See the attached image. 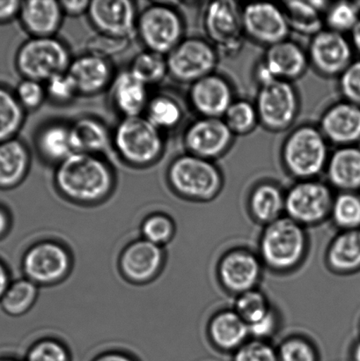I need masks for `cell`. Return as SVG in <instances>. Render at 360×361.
Wrapping results in <instances>:
<instances>
[{"label":"cell","instance_id":"obj_4","mask_svg":"<svg viewBox=\"0 0 360 361\" xmlns=\"http://www.w3.org/2000/svg\"><path fill=\"white\" fill-rule=\"evenodd\" d=\"M167 180L178 196L199 202L213 200L224 185L223 175L214 161L188 153L173 159L167 169Z\"/></svg>","mask_w":360,"mask_h":361},{"label":"cell","instance_id":"obj_26","mask_svg":"<svg viewBox=\"0 0 360 361\" xmlns=\"http://www.w3.org/2000/svg\"><path fill=\"white\" fill-rule=\"evenodd\" d=\"M34 145L39 158L56 167L73 153L69 123L59 120L44 123L35 134Z\"/></svg>","mask_w":360,"mask_h":361},{"label":"cell","instance_id":"obj_45","mask_svg":"<svg viewBox=\"0 0 360 361\" xmlns=\"http://www.w3.org/2000/svg\"><path fill=\"white\" fill-rule=\"evenodd\" d=\"M338 88L343 100L360 107V59L354 60L338 78Z\"/></svg>","mask_w":360,"mask_h":361},{"label":"cell","instance_id":"obj_24","mask_svg":"<svg viewBox=\"0 0 360 361\" xmlns=\"http://www.w3.org/2000/svg\"><path fill=\"white\" fill-rule=\"evenodd\" d=\"M63 14L60 1L28 0L21 2L19 19L30 37H56L62 26Z\"/></svg>","mask_w":360,"mask_h":361},{"label":"cell","instance_id":"obj_5","mask_svg":"<svg viewBox=\"0 0 360 361\" xmlns=\"http://www.w3.org/2000/svg\"><path fill=\"white\" fill-rule=\"evenodd\" d=\"M185 18L175 6L151 2L139 11L136 35L144 49L167 56L185 38Z\"/></svg>","mask_w":360,"mask_h":361},{"label":"cell","instance_id":"obj_15","mask_svg":"<svg viewBox=\"0 0 360 361\" xmlns=\"http://www.w3.org/2000/svg\"><path fill=\"white\" fill-rule=\"evenodd\" d=\"M246 37L257 44L271 47L287 40L291 30L281 6L256 2L242 6Z\"/></svg>","mask_w":360,"mask_h":361},{"label":"cell","instance_id":"obj_38","mask_svg":"<svg viewBox=\"0 0 360 361\" xmlns=\"http://www.w3.org/2000/svg\"><path fill=\"white\" fill-rule=\"evenodd\" d=\"M331 217L342 229H360V195L359 192H340L335 197Z\"/></svg>","mask_w":360,"mask_h":361},{"label":"cell","instance_id":"obj_54","mask_svg":"<svg viewBox=\"0 0 360 361\" xmlns=\"http://www.w3.org/2000/svg\"><path fill=\"white\" fill-rule=\"evenodd\" d=\"M94 361H134L130 357L118 353H109L99 357Z\"/></svg>","mask_w":360,"mask_h":361},{"label":"cell","instance_id":"obj_3","mask_svg":"<svg viewBox=\"0 0 360 361\" xmlns=\"http://www.w3.org/2000/svg\"><path fill=\"white\" fill-rule=\"evenodd\" d=\"M329 142L319 127L302 125L292 130L281 147L285 171L299 180L316 179L325 172L330 158Z\"/></svg>","mask_w":360,"mask_h":361},{"label":"cell","instance_id":"obj_39","mask_svg":"<svg viewBox=\"0 0 360 361\" xmlns=\"http://www.w3.org/2000/svg\"><path fill=\"white\" fill-rule=\"evenodd\" d=\"M360 19V11L355 2L331 3L324 13V25L328 30L350 34Z\"/></svg>","mask_w":360,"mask_h":361},{"label":"cell","instance_id":"obj_28","mask_svg":"<svg viewBox=\"0 0 360 361\" xmlns=\"http://www.w3.org/2000/svg\"><path fill=\"white\" fill-rule=\"evenodd\" d=\"M31 162V152L23 140L15 137L0 143V190L19 186L27 178Z\"/></svg>","mask_w":360,"mask_h":361},{"label":"cell","instance_id":"obj_16","mask_svg":"<svg viewBox=\"0 0 360 361\" xmlns=\"http://www.w3.org/2000/svg\"><path fill=\"white\" fill-rule=\"evenodd\" d=\"M139 13L137 3L130 0H94L87 16L97 33L132 39Z\"/></svg>","mask_w":360,"mask_h":361},{"label":"cell","instance_id":"obj_22","mask_svg":"<svg viewBox=\"0 0 360 361\" xmlns=\"http://www.w3.org/2000/svg\"><path fill=\"white\" fill-rule=\"evenodd\" d=\"M218 276L225 289L242 295L255 288L260 279L261 265L252 253L235 250L221 261Z\"/></svg>","mask_w":360,"mask_h":361},{"label":"cell","instance_id":"obj_6","mask_svg":"<svg viewBox=\"0 0 360 361\" xmlns=\"http://www.w3.org/2000/svg\"><path fill=\"white\" fill-rule=\"evenodd\" d=\"M73 59L69 46L58 37H30L18 49L15 66L23 79L44 83L67 72Z\"/></svg>","mask_w":360,"mask_h":361},{"label":"cell","instance_id":"obj_42","mask_svg":"<svg viewBox=\"0 0 360 361\" xmlns=\"http://www.w3.org/2000/svg\"><path fill=\"white\" fill-rule=\"evenodd\" d=\"M132 39L118 38L111 35L97 33L88 39L86 48L87 53L111 60L121 55L129 49Z\"/></svg>","mask_w":360,"mask_h":361},{"label":"cell","instance_id":"obj_48","mask_svg":"<svg viewBox=\"0 0 360 361\" xmlns=\"http://www.w3.org/2000/svg\"><path fill=\"white\" fill-rule=\"evenodd\" d=\"M234 361H278V356L266 343L255 341L236 350Z\"/></svg>","mask_w":360,"mask_h":361},{"label":"cell","instance_id":"obj_37","mask_svg":"<svg viewBox=\"0 0 360 361\" xmlns=\"http://www.w3.org/2000/svg\"><path fill=\"white\" fill-rule=\"evenodd\" d=\"M228 128L236 135H247L259 125L255 104L245 99H235L223 116Z\"/></svg>","mask_w":360,"mask_h":361},{"label":"cell","instance_id":"obj_44","mask_svg":"<svg viewBox=\"0 0 360 361\" xmlns=\"http://www.w3.org/2000/svg\"><path fill=\"white\" fill-rule=\"evenodd\" d=\"M14 94L26 111H35L47 100L44 83L30 79L21 80Z\"/></svg>","mask_w":360,"mask_h":361},{"label":"cell","instance_id":"obj_31","mask_svg":"<svg viewBox=\"0 0 360 361\" xmlns=\"http://www.w3.org/2000/svg\"><path fill=\"white\" fill-rule=\"evenodd\" d=\"M328 263L338 272H354L360 269V229L345 230L331 243Z\"/></svg>","mask_w":360,"mask_h":361},{"label":"cell","instance_id":"obj_21","mask_svg":"<svg viewBox=\"0 0 360 361\" xmlns=\"http://www.w3.org/2000/svg\"><path fill=\"white\" fill-rule=\"evenodd\" d=\"M149 88L128 69L120 71L108 90L112 108L121 118L144 116L151 95Z\"/></svg>","mask_w":360,"mask_h":361},{"label":"cell","instance_id":"obj_25","mask_svg":"<svg viewBox=\"0 0 360 361\" xmlns=\"http://www.w3.org/2000/svg\"><path fill=\"white\" fill-rule=\"evenodd\" d=\"M69 127L73 153L104 155L112 149V129L98 116H79Z\"/></svg>","mask_w":360,"mask_h":361},{"label":"cell","instance_id":"obj_40","mask_svg":"<svg viewBox=\"0 0 360 361\" xmlns=\"http://www.w3.org/2000/svg\"><path fill=\"white\" fill-rule=\"evenodd\" d=\"M273 310L270 309L266 296L262 293L253 289L239 295L235 304V312L252 325L263 319Z\"/></svg>","mask_w":360,"mask_h":361},{"label":"cell","instance_id":"obj_1","mask_svg":"<svg viewBox=\"0 0 360 361\" xmlns=\"http://www.w3.org/2000/svg\"><path fill=\"white\" fill-rule=\"evenodd\" d=\"M56 189L74 203L91 204L105 200L114 190V168L104 155L73 153L55 167Z\"/></svg>","mask_w":360,"mask_h":361},{"label":"cell","instance_id":"obj_10","mask_svg":"<svg viewBox=\"0 0 360 361\" xmlns=\"http://www.w3.org/2000/svg\"><path fill=\"white\" fill-rule=\"evenodd\" d=\"M166 58L168 76L179 83L192 85L215 73L220 54L206 39L185 37Z\"/></svg>","mask_w":360,"mask_h":361},{"label":"cell","instance_id":"obj_9","mask_svg":"<svg viewBox=\"0 0 360 361\" xmlns=\"http://www.w3.org/2000/svg\"><path fill=\"white\" fill-rule=\"evenodd\" d=\"M261 126L271 133L288 130L297 119L301 101L292 82L274 80L259 86L256 102Z\"/></svg>","mask_w":360,"mask_h":361},{"label":"cell","instance_id":"obj_57","mask_svg":"<svg viewBox=\"0 0 360 361\" xmlns=\"http://www.w3.org/2000/svg\"><path fill=\"white\" fill-rule=\"evenodd\" d=\"M0 361H18V360H13V359L5 358V359H0Z\"/></svg>","mask_w":360,"mask_h":361},{"label":"cell","instance_id":"obj_12","mask_svg":"<svg viewBox=\"0 0 360 361\" xmlns=\"http://www.w3.org/2000/svg\"><path fill=\"white\" fill-rule=\"evenodd\" d=\"M308 52L297 42L285 40L268 47L255 72L259 86L285 80L292 82L304 75L309 66Z\"/></svg>","mask_w":360,"mask_h":361},{"label":"cell","instance_id":"obj_17","mask_svg":"<svg viewBox=\"0 0 360 361\" xmlns=\"http://www.w3.org/2000/svg\"><path fill=\"white\" fill-rule=\"evenodd\" d=\"M70 259L65 247L53 242L37 244L27 250L23 262L25 275L35 285L61 281L68 274Z\"/></svg>","mask_w":360,"mask_h":361},{"label":"cell","instance_id":"obj_33","mask_svg":"<svg viewBox=\"0 0 360 361\" xmlns=\"http://www.w3.org/2000/svg\"><path fill=\"white\" fill-rule=\"evenodd\" d=\"M144 116L166 133L181 125L185 111L178 99L168 93H158L151 95Z\"/></svg>","mask_w":360,"mask_h":361},{"label":"cell","instance_id":"obj_53","mask_svg":"<svg viewBox=\"0 0 360 361\" xmlns=\"http://www.w3.org/2000/svg\"><path fill=\"white\" fill-rule=\"evenodd\" d=\"M10 228V218L5 209L0 207V239L3 238L8 232Z\"/></svg>","mask_w":360,"mask_h":361},{"label":"cell","instance_id":"obj_11","mask_svg":"<svg viewBox=\"0 0 360 361\" xmlns=\"http://www.w3.org/2000/svg\"><path fill=\"white\" fill-rule=\"evenodd\" d=\"M334 200L330 184L316 179L299 180L285 194V212L299 225L316 224L330 215Z\"/></svg>","mask_w":360,"mask_h":361},{"label":"cell","instance_id":"obj_27","mask_svg":"<svg viewBox=\"0 0 360 361\" xmlns=\"http://www.w3.org/2000/svg\"><path fill=\"white\" fill-rule=\"evenodd\" d=\"M330 186L340 192L360 190V147H340L330 154L325 169Z\"/></svg>","mask_w":360,"mask_h":361},{"label":"cell","instance_id":"obj_47","mask_svg":"<svg viewBox=\"0 0 360 361\" xmlns=\"http://www.w3.org/2000/svg\"><path fill=\"white\" fill-rule=\"evenodd\" d=\"M27 361H69V355L60 343L45 339L30 349Z\"/></svg>","mask_w":360,"mask_h":361},{"label":"cell","instance_id":"obj_30","mask_svg":"<svg viewBox=\"0 0 360 361\" xmlns=\"http://www.w3.org/2000/svg\"><path fill=\"white\" fill-rule=\"evenodd\" d=\"M249 207L254 218L269 225L285 211V195L277 184L261 183L250 195Z\"/></svg>","mask_w":360,"mask_h":361},{"label":"cell","instance_id":"obj_55","mask_svg":"<svg viewBox=\"0 0 360 361\" xmlns=\"http://www.w3.org/2000/svg\"><path fill=\"white\" fill-rule=\"evenodd\" d=\"M350 41L354 51L360 53V19L350 33Z\"/></svg>","mask_w":360,"mask_h":361},{"label":"cell","instance_id":"obj_58","mask_svg":"<svg viewBox=\"0 0 360 361\" xmlns=\"http://www.w3.org/2000/svg\"><path fill=\"white\" fill-rule=\"evenodd\" d=\"M356 5H357L359 10L360 11V1H355Z\"/></svg>","mask_w":360,"mask_h":361},{"label":"cell","instance_id":"obj_34","mask_svg":"<svg viewBox=\"0 0 360 361\" xmlns=\"http://www.w3.org/2000/svg\"><path fill=\"white\" fill-rule=\"evenodd\" d=\"M128 70L148 87L156 86L168 76L166 56L144 49L134 56Z\"/></svg>","mask_w":360,"mask_h":361},{"label":"cell","instance_id":"obj_2","mask_svg":"<svg viewBox=\"0 0 360 361\" xmlns=\"http://www.w3.org/2000/svg\"><path fill=\"white\" fill-rule=\"evenodd\" d=\"M166 136L144 116L120 118L112 129V150L123 164L135 169L156 164L165 154Z\"/></svg>","mask_w":360,"mask_h":361},{"label":"cell","instance_id":"obj_49","mask_svg":"<svg viewBox=\"0 0 360 361\" xmlns=\"http://www.w3.org/2000/svg\"><path fill=\"white\" fill-rule=\"evenodd\" d=\"M277 325V317L273 310L266 317L256 323L249 325V334L256 338H264L273 334Z\"/></svg>","mask_w":360,"mask_h":361},{"label":"cell","instance_id":"obj_19","mask_svg":"<svg viewBox=\"0 0 360 361\" xmlns=\"http://www.w3.org/2000/svg\"><path fill=\"white\" fill-rule=\"evenodd\" d=\"M319 129L328 142L337 147L358 146L360 142V107L342 100L323 113Z\"/></svg>","mask_w":360,"mask_h":361},{"label":"cell","instance_id":"obj_56","mask_svg":"<svg viewBox=\"0 0 360 361\" xmlns=\"http://www.w3.org/2000/svg\"><path fill=\"white\" fill-rule=\"evenodd\" d=\"M352 361H360V342L355 345L352 353Z\"/></svg>","mask_w":360,"mask_h":361},{"label":"cell","instance_id":"obj_20","mask_svg":"<svg viewBox=\"0 0 360 361\" xmlns=\"http://www.w3.org/2000/svg\"><path fill=\"white\" fill-rule=\"evenodd\" d=\"M67 72L80 97H94L108 91L116 73L111 60L87 52L73 58Z\"/></svg>","mask_w":360,"mask_h":361},{"label":"cell","instance_id":"obj_23","mask_svg":"<svg viewBox=\"0 0 360 361\" xmlns=\"http://www.w3.org/2000/svg\"><path fill=\"white\" fill-rule=\"evenodd\" d=\"M163 257L161 246L144 239L139 240L130 244L123 251L120 267L129 281L147 282L160 271Z\"/></svg>","mask_w":360,"mask_h":361},{"label":"cell","instance_id":"obj_36","mask_svg":"<svg viewBox=\"0 0 360 361\" xmlns=\"http://www.w3.org/2000/svg\"><path fill=\"white\" fill-rule=\"evenodd\" d=\"M38 295L37 286L26 279L11 283L5 295L0 300L4 312L11 317H19L33 306Z\"/></svg>","mask_w":360,"mask_h":361},{"label":"cell","instance_id":"obj_29","mask_svg":"<svg viewBox=\"0 0 360 361\" xmlns=\"http://www.w3.org/2000/svg\"><path fill=\"white\" fill-rule=\"evenodd\" d=\"M209 332L214 345L225 351H232L245 344L249 329L235 311H225L213 318Z\"/></svg>","mask_w":360,"mask_h":361},{"label":"cell","instance_id":"obj_8","mask_svg":"<svg viewBox=\"0 0 360 361\" xmlns=\"http://www.w3.org/2000/svg\"><path fill=\"white\" fill-rule=\"evenodd\" d=\"M306 240L302 225L290 218H280L268 225L260 240L264 263L278 271L294 268L304 256Z\"/></svg>","mask_w":360,"mask_h":361},{"label":"cell","instance_id":"obj_7","mask_svg":"<svg viewBox=\"0 0 360 361\" xmlns=\"http://www.w3.org/2000/svg\"><path fill=\"white\" fill-rule=\"evenodd\" d=\"M202 23L206 40L220 56H234L242 51L246 35L242 6L237 2L218 0L208 3Z\"/></svg>","mask_w":360,"mask_h":361},{"label":"cell","instance_id":"obj_41","mask_svg":"<svg viewBox=\"0 0 360 361\" xmlns=\"http://www.w3.org/2000/svg\"><path fill=\"white\" fill-rule=\"evenodd\" d=\"M46 97L51 104H70L80 97L76 85L68 72L58 74L44 82Z\"/></svg>","mask_w":360,"mask_h":361},{"label":"cell","instance_id":"obj_51","mask_svg":"<svg viewBox=\"0 0 360 361\" xmlns=\"http://www.w3.org/2000/svg\"><path fill=\"white\" fill-rule=\"evenodd\" d=\"M21 2L18 0H2L0 1V24L9 23L14 18L19 17Z\"/></svg>","mask_w":360,"mask_h":361},{"label":"cell","instance_id":"obj_14","mask_svg":"<svg viewBox=\"0 0 360 361\" xmlns=\"http://www.w3.org/2000/svg\"><path fill=\"white\" fill-rule=\"evenodd\" d=\"M235 137L223 118H199L186 127L182 143L186 153L214 161L228 153Z\"/></svg>","mask_w":360,"mask_h":361},{"label":"cell","instance_id":"obj_32","mask_svg":"<svg viewBox=\"0 0 360 361\" xmlns=\"http://www.w3.org/2000/svg\"><path fill=\"white\" fill-rule=\"evenodd\" d=\"M291 31L313 37L325 28L324 14L311 1L289 0L281 4Z\"/></svg>","mask_w":360,"mask_h":361},{"label":"cell","instance_id":"obj_13","mask_svg":"<svg viewBox=\"0 0 360 361\" xmlns=\"http://www.w3.org/2000/svg\"><path fill=\"white\" fill-rule=\"evenodd\" d=\"M354 51L350 38L328 28L314 35L306 51L309 65L325 78H340L354 62Z\"/></svg>","mask_w":360,"mask_h":361},{"label":"cell","instance_id":"obj_50","mask_svg":"<svg viewBox=\"0 0 360 361\" xmlns=\"http://www.w3.org/2000/svg\"><path fill=\"white\" fill-rule=\"evenodd\" d=\"M90 2L88 0H74V1L63 0L60 1V5L65 16L79 17L83 14H87Z\"/></svg>","mask_w":360,"mask_h":361},{"label":"cell","instance_id":"obj_18","mask_svg":"<svg viewBox=\"0 0 360 361\" xmlns=\"http://www.w3.org/2000/svg\"><path fill=\"white\" fill-rule=\"evenodd\" d=\"M235 99L232 84L216 73L190 85L189 104L199 118H223Z\"/></svg>","mask_w":360,"mask_h":361},{"label":"cell","instance_id":"obj_46","mask_svg":"<svg viewBox=\"0 0 360 361\" xmlns=\"http://www.w3.org/2000/svg\"><path fill=\"white\" fill-rule=\"evenodd\" d=\"M278 361H317L315 350L301 338H291L281 345Z\"/></svg>","mask_w":360,"mask_h":361},{"label":"cell","instance_id":"obj_35","mask_svg":"<svg viewBox=\"0 0 360 361\" xmlns=\"http://www.w3.org/2000/svg\"><path fill=\"white\" fill-rule=\"evenodd\" d=\"M26 112L14 92L0 87V143L15 139L24 126Z\"/></svg>","mask_w":360,"mask_h":361},{"label":"cell","instance_id":"obj_52","mask_svg":"<svg viewBox=\"0 0 360 361\" xmlns=\"http://www.w3.org/2000/svg\"><path fill=\"white\" fill-rule=\"evenodd\" d=\"M10 283V276L9 272L7 271V268L5 267V264L0 261V300L2 299L4 295L9 288Z\"/></svg>","mask_w":360,"mask_h":361},{"label":"cell","instance_id":"obj_43","mask_svg":"<svg viewBox=\"0 0 360 361\" xmlns=\"http://www.w3.org/2000/svg\"><path fill=\"white\" fill-rule=\"evenodd\" d=\"M175 232V226L168 216L154 214L148 217L142 225L144 239L158 246L168 243Z\"/></svg>","mask_w":360,"mask_h":361}]
</instances>
